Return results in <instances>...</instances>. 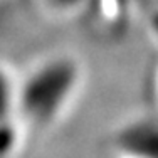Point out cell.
Masks as SVG:
<instances>
[{"label": "cell", "mask_w": 158, "mask_h": 158, "mask_svg": "<svg viewBox=\"0 0 158 158\" xmlns=\"http://www.w3.org/2000/svg\"><path fill=\"white\" fill-rule=\"evenodd\" d=\"M86 86V66L76 52L56 49L17 77L15 114L29 138L51 135L76 110Z\"/></svg>", "instance_id": "obj_1"}, {"label": "cell", "mask_w": 158, "mask_h": 158, "mask_svg": "<svg viewBox=\"0 0 158 158\" xmlns=\"http://www.w3.org/2000/svg\"><path fill=\"white\" fill-rule=\"evenodd\" d=\"M82 20L98 40H119L130 29L131 0H89Z\"/></svg>", "instance_id": "obj_2"}, {"label": "cell", "mask_w": 158, "mask_h": 158, "mask_svg": "<svg viewBox=\"0 0 158 158\" xmlns=\"http://www.w3.org/2000/svg\"><path fill=\"white\" fill-rule=\"evenodd\" d=\"M39 10L54 22H71L84 19L89 0H35Z\"/></svg>", "instance_id": "obj_3"}]
</instances>
